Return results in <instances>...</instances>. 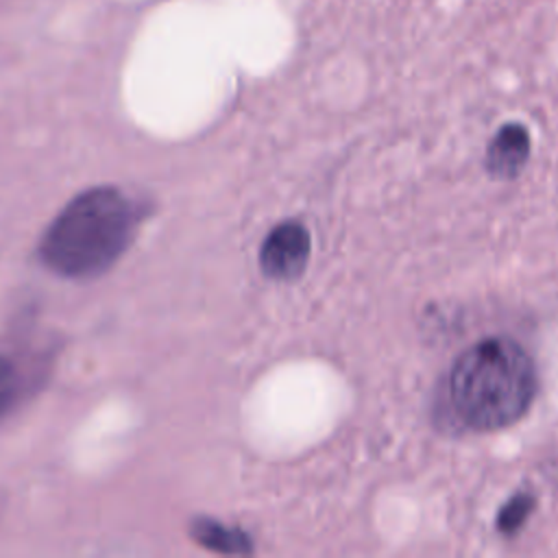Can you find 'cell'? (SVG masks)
<instances>
[{
    "label": "cell",
    "mask_w": 558,
    "mask_h": 558,
    "mask_svg": "<svg viewBox=\"0 0 558 558\" xmlns=\"http://www.w3.org/2000/svg\"><path fill=\"white\" fill-rule=\"evenodd\" d=\"M135 225V205L120 190H87L46 229L39 244L41 262L61 277H96L124 253Z\"/></svg>",
    "instance_id": "2"
},
{
    "label": "cell",
    "mask_w": 558,
    "mask_h": 558,
    "mask_svg": "<svg viewBox=\"0 0 558 558\" xmlns=\"http://www.w3.org/2000/svg\"><path fill=\"white\" fill-rule=\"evenodd\" d=\"M534 508V499L527 495V493H521L517 497H512L504 510L499 512V519H497V527L504 532V534H512L517 532L523 521L527 519L530 510Z\"/></svg>",
    "instance_id": "6"
},
{
    "label": "cell",
    "mask_w": 558,
    "mask_h": 558,
    "mask_svg": "<svg viewBox=\"0 0 558 558\" xmlns=\"http://www.w3.org/2000/svg\"><path fill=\"white\" fill-rule=\"evenodd\" d=\"M530 155V135L521 124H506L493 137L486 153V168L497 179H514Z\"/></svg>",
    "instance_id": "4"
},
{
    "label": "cell",
    "mask_w": 558,
    "mask_h": 558,
    "mask_svg": "<svg viewBox=\"0 0 558 558\" xmlns=\"http://www.w3.org/2000/svg\"><path fill=\"white\" fill-rule=\"evenodd\" d=\"M192 536L196 543L211 551L220 554H248L251 551V538L238 530V527H227L220 521L214 519H196L190 527Z\"/></svg>",
    "instance_id": "5"
},
{
    "label": "cell",
    "mask_w": 558,
    "mask_h": 558,
    "mask_svg": "<svg viewBox=\"0 0 558 558\" xmlns=\"http://www.w3.org/2000/svg\"><path fill=\"white\" fill-rule=\"evenodd\" d=\"M534 390V364L510 338L473 344L449 373V401L460 421L477 432H493L521 418Z\"/></svg>",
    "instance_id": "1"
},
{
    "label": "cell",
    "mask_w": 558,
    "mask_h": 558,
    "mask_svg": "<svg viewBox=\"0 0 558 558\" xmlns=\"http://www.w3.org/2000/svg\"><path fill=\"white\" fill-rule=\"evenodd\" d=\"M17 395V373L15 366L0 355V416L7 414V410L13 405Z\"/></svg>",
    "instance_id": "7"
},
{
    "label": "cell",
    "mask_w": 558,
    "mask_h": 558,
    "mask_svg": "<svg viewBox=\"0 0 558 558\" xmlns=\"http://www.w3.org/2000/svg\"><path fill=\"white\" fill-rule=\"evenodd\" d=\"M307 257H310L307 229L296 220H288L277 225L266 235L259 251V266L266 277L286 281V279H296L305 270Z\"/></svg>",
    "instance_id": "3"
}]
</instances>
